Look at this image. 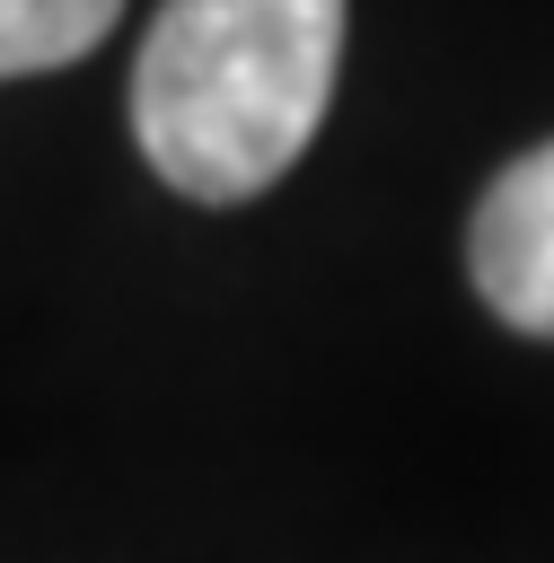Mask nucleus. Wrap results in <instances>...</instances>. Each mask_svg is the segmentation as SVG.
<instances>
[{
	"label": "nucleus",
	"instance_id": "3",
	"mask_svg": "<svg viewBox=\"0 0 554 563\" xmlns=\"http://www.w3.org/2000/svg\"><path fill=\"white\" fill-rule=\"evenodd\" d=\"M123 0H0V79H35L106 44Z\"/></svg>",
	"mask_w": 554,
	"mask_h": 563
},
{
	"label": "nucleus",
	"instance_id": "1",
	"mask_svg": "<svg viewBox=\"0 0 554 563\" xmlns=\"http://www.w3.org/2000/svg\"><path fill=\"white\" fill-rule=\"evenodd\" d=\"M343 0H167L141 70V158L193 202L264 194L325 123Z\"/></svg>",
	"mask_w": 554,
	"mask_h": 563
},
{
	"label": "nucleus",
	"instance_id": "2",
	"mask_svg": "<svg viewBox=\"0 0 554 563\" xmlns=\"http://www.w3.org/2000/svg\"><path fill=\"white\" fill-rule=\"evenodd\" d=\"M466 264L501 325L554 343V141L492 176V194L475 202V229H466Z\"/></svg>",
	"mask_w": 554,
	"mask_h": 563
}]
</instances>
